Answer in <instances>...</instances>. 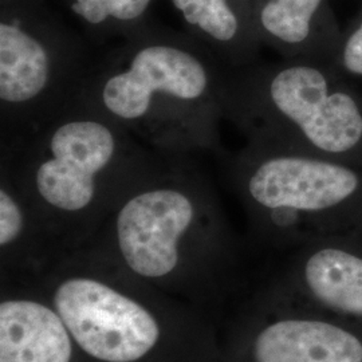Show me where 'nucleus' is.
<instances>
[{
	"label": "nucleus",
	"instance_id": "f257e3e1",
	"mask_svg": "<svg viewBox=\"0 0 362 362\" xmlns=\"http://www.w3.org/2000/svg\"><path fill=\"white\" fill-rule=\"evenodd\" d=\"M214 59L184 40L134 39L89 71L78 97L163 151L209 146L226 115L227 77Z\"/></svg>",
	"mask_w": 362,
	"mask_h": 362
},
{
	"label": "nucleus",
	"instance_id": "f03ea898",
	"mask_svg": "<svg viewBox=\"0 0 362 362\" xmlns=\"http://www.w3.org/2000/svg\"><path fill=\"white\" fill-rule=\"evenodd\" d=\"M224 113L247 145L362 164V90L330 62L282 58L233 69Z\"/></svg>",
	"mask_w": 362,
	"mask_h": 362
},
{
	"label": "nucleus",
	"instance_id": "7ed1b4c3",
	"mask_svg": "<svg viewBox=\"0 0 362 362\" xmlns=\"http://www.w3.org/2000/svg\"><path fill=\"white\" fill-rule=\"evenodd\" d=\"M16 139L6 168L18 169L39 200L58 212H83L105 184L155 168L130 133L78 95Z\"/></svg>",
	"mask_w": 362,
	"mask_h": 362
},
{
	"label": "nucleus",
	"instance_id": "20e7f679",
	"mask_svg": "<svg viewBox=\"0 0 362 362\" xmlns=\"http://www.w3.org/2000/svg\"><path fill=\"white\" fill-rule=\"evenodd\" d=\"M251 208L274 231L306 243L362 235V164L247 145L233 164Z\"/></svg>",
	"mask_w": 362,
	"mask_h": 362
},
{
	"label": "nucleus",
	"instance_id": "39448f33",
	"mask_svg": "<svg viewBox=\"0 0 362 362\" xmlns=\"http://www.w3.org/2000/svg\"><path fill=\"white\" fill-rule=\"evenodd\" d=\"M88 74L70 39L16 6L4 7L0 22L3 125L31 129L74 100Z\"/></svg>",
	"mask_w": 362,
	"mask_h": 362
},
{
	"label": "nucleus",
	"instance_id": "423d86ee",
	"mask_svg": "<svg viewBox=\"0 0 362 362\" xmlns=\"http://www.w3.org/2000/svg\"><path fill=\"white\" fill-rule=\"evenodd\" d=\"M54 305L78 346L100 361H139L160 338L149 311L95 279H67Z\"/></svg>",
	"mask_w": 362,
	"mask_h": 362
},
{
	"label": "nucleus",
	"instance_id": "0eeeda50",
	"mask_svg": "<svg viewBox=\"0 0 362 362\" xmlns=\"http://www.w3.org/2000/svg\"><path fill=\"white\" fill-rule=\"evenodd\" d=\"M196 214L188 189L170 179L132 194L116 218L117 246L130 270L145 278L173 272Z\"/></svg>",
	"mask_w": 362,
	"mask_h": 362
},
{
	"label": "nucleus",
	"instance_id": "6e6552de",
	"mask_svg": "<svg viewBox=\"0 0 362 362\" xmlns=\"http://www.w3.org/2000/svg\"><path fill=\"white\" fill-rule=\"evenodd\" d=\"M262 45L282 58L334 62L342 30L330 0H251Z\"/></svg>",
	"mask_w": 362,
	"mask_h": 362
},
{
	"label": "nucleus",
	"instance_id": "1a4fd4ad",
	"mask_svg": "<svg viewBox=\"0 0 362 362\" xmlns=\"http://www.w3.org/2000/svg\"><path fill=\"white\" fill-rule=\"evenodd\" d=\"M299 272L305 291L322 314L362 330V235L306 243Z\"/></svg>",
	"mask_w": 362,
	"mask_h": 362
},
{
	"label": "nucleus",
	"instance_id": "9d476101",
	"mask_svg": "<svg viewBox=\"0 0 362 362\" xmlns=\"http://www.w3.org/2000/svg\"><path fill=\"white\" fill-rule=\"evenodd\" d=\"M254 362H362V330L332 315L288 317L263 326Z\"/></svg>",
	"mask_w": 362,
	"mask_h": 362
},
{
	"label": "nucleus",
	"instance_id": "9b49d317",
	"mask_svg": "<svg viewBox=\"0 0 362 362\" xmlns=\"http://www.w3.org/2000/svg\"><path fill=\"white\" fill-rule=\"evenodd\" d=\"M71 350L58 313L25 299L0 305V362H70Z\"/></svg>",
	"mask_w": 362,
	"mask_h": 362
},
{
	"label": "nucleus",
	"instance_id": "f8f14e48",
	"mask_svg": "<svg viewBox=\"0 0 362 362\" xmlns=\"http://www.w3.org/2000/svg\"><path fill=\"white\" fill-rule=\"evenodd\" d=\"M184 22L233 69L255 62L262 46L251 0H170Z\"/></svg>",
	"mask_w": 362,
	"mask_h": 362
},
{
	"label": "nucleus",
	"instance_id": "ddd939ff",
	"mask_svg": "<svg viewBox=\"0 0 362 362\" xmlns=\"http://www.w3.org/2000/svg\"><path fill=\"white\" fill-rule=\"evenodd\" d=\"M153 0H66L69 10L88 27L133 26L149 10Z\"/></svg>",
	"mask_w": 362,
	"mask_h": 362
},
{
	"label": "nucleus",
	"instance_id": "4468645a",
	"mask_svg": "<svg viewBox=\"0 0 362 362\" xmlns=\"http://www.w3.org/2000/svg\"><path fill=\"white\" fill-rule=\"evenodd\" d=\"M333 65L362 90V7L360 13L342 30Z\"/></svg>",
	"mask_w": 362,
	"mask_h": 362
},
{
	"label": "nucleus",
	"instance_id": "2eb2a0df",
	"mask_svg": "<svg viewBox=\"0 0 362 362\" xmlns=\"http://www.w3.org/2000/svg\"><path fill=\"white\" fill-rule=\"evenodd\" d=\"M25 214L10 189L1 185L0 189V246L15 243L25 230Z\"/></svg>",
	"mask_w": 362,
	"mask_h": 362
}]
</instances>
